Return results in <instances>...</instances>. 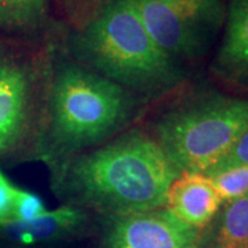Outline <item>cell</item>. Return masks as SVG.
Listing matches in <instances>:
<instances>
[{"label": "cell", "mask_w": 248, "mask_h": 248, "mask_svg": "<svg viewBox=\"0 0 248 248\" xmlns=\"http://www.w3.org/2000/svg\"><path fill=\"white\" fill-rule=\"evenodd\" d=\"M179 174L157 142L133 133L76 160L69 182L83 202L113 217L164 208Z\"/></svg>", "instance_id": "1"}, {"label": "cell", "mask_w": 248, "mask_h": 248, "mask_svg": "<svg viewBox=\"0 0 248 248\" xmlns=\"http://www.w3.org/2000/svg\"><path fill=\"white\" fill-rule=\"evenodd\" d=\"M79 47L104 78L119 86L160 90L182 80L178 62L148 33L134 0H109L81 32Z\"/></svg>", "instance_id": "2"}, {"label": "cell", "mask_w": 248, "mask_h": 248, "mask_svg": "<svg viewBox=\"0 0 248 248\" xmlns=\"http://www.w3.org/2000/svg\"><path fill=\"white\" fill-rule=\"evenodd\" d=\"M247 130V99L214 95L163 116L155 141L179 172L208 175Z\"/></svg>", "instance_id": "3"}, {"label": "cell", "mask_w": 248, "mask_h": 248, "mask_svg": "<svg viewBox=\"0 0 248 248\" xmlns=\"http://www.w3.org/2000/svg\"><path fill=\"white\" fill-rule=\"evenodd\" d=\"M128 98L122 86L78 66H65L51 87L50 115L54 138L66 149L104 140L123 123Z\"/></svg>", "instance_id": "4"}, {"label": "cell", "mask_w": 248, "mask_h": 248, "mask_svg": "<svg viewBox=\"0 0 248 248\" xmlns=\"http://www.w3.org/2000/svg\"><path fill=\"white\" fill-rule=\"evenodd\" d=\"M143 27L171 60H193L213 43L225 19L222 0H134Z\"/></svg>", "instance_id": "5"}, {"label": "cell", "mask_w": 248, "mask_h": 248, "mask_svg": "<svg viewBox=\"0 0 248 248\" xmlns=\"http://www.w3.org/2000/svg\"><path fill=\"white\" fill-rule=\"evenodd\" d=\"M200 232L167 208L113 215L105 248H200Z\"/></svg>", "instance_id": "6"}, {"label": "cell", "mask_w": 248, "mask_h": 248, "mask_svg": "<svg viewBox=\"0 0 248 248\" xmlns=\"http://www.w3.org/2000/svg\"><path fill=\"white\" fill-rule=\"evenodd\" d=\"M31 107V78L0 42V152L22 134Z\"/></svg>", "instance_id": "7"}, {"label": "cell", "mask_w": 248, "mask_h": 248, "mask_svg": "<svg viewBox=\"0 0 248 248\" xmlns=\"http://www.w3.org/2000/svg\"><path fill=\"white\" fill-rule=\"evenodd\" d=\"M222 204L223 200L211 178L181 172L170 186L164 208L187 226L202 231L219 213Z\"/></svg>", "instance_id": "8"}, {"label": "cell", "mask_w": 248, "mask_h": 248, "mask_svg": "<svg viewBox=\"0 0 248 248\" xmlns=\"http://www.w3.org/2000/svg\"><path fill=\"white\" fill-rule=\"evenodd\" d=\"M217 68L228 79L248 83V0H232Z\"/></svg>", "instance_id": "9"}, {"label": "cell", "mask_w": 248, "mask_h": 248, "mask_svg": "<svg viewBox=\"0 0 248 248\" xmlns=\"http://www.w3.org/2000/svg\"><path fill=\"white\" fill-rule=\"evenodd\" d=\"M83 222L84 214L79 208L63 205L54 211H47L32 221H13L1 228L10 240L29 246L69 236L79 229Z\"/></svg>", "instance_id": "10"}, {"label": "cell", "mask_w": 248, "mask_h": 248, "mask_svg": "<svg viewBox=\"0 0 248 248\" xmlns=\"http://www.w3.org/2000/svg\"><path fill=\"white\" fill-rule=\"evenodd\" d=\"M214 248H248V193L226 202L215 228Z\"/></svg>", "instance_id": "11"}, {"label": "cell", "mask_w": 248, "mask_h": 248, "mask_svg": "<svg viewBox=\"0 0 248 248\" xmlns=\"http://www.w3.org/2000/svg\"><path fill=\"white\" fill-rule=\"evenodd\" d=\"M47 17L46 0H0V28L33 29Z\"/></svg>", "instance_id": "12"}, {"label": "cell", "mask_w": 248, "mask_h": 248, "mask_svg": "<svg viewBox=\"0 0 248 248\" xmlns=\"http://www.w3.org/2000/svg\"><path fill=\"white\" fill-rule=\"evenodd\" d=\"M223 203L248 193V164L222 171L210 177Z\"/></svg>", "instance_id": "13"}, {"label": "cell", "mask_w": 248, "mask_h": 248, "mask_svg": "<svg viewBox=\"0 0 248 248\" xmlns=\"http://www.w3.org/2000/svg\"><path fill=\"white\" fill-rule=\"evenodd\" d=\"M47 213L42 199L35 193L17 187L14 221L28 222Z\"/></svg>", "instance_id": "14"}, {"label": "cell", "mask_w": 248, "mask_h": 248, "mask_svg": "<svg viewBox=\"0 0 248 248\" xmlns=\"http://www.w3.org/2000/svg\"><path fill=\"white\" fill-rule=\"evenodd\" d=\"M17 186H14L0 169V228L14 221Z\"/></svg>", "instance_id": "15"}, {"label": "cell", "mask_w": 248, "mask_h": 248, "mask_svg": "<svg viewBox=\"0 0 248 248\" xmlns=\"http://www.w3.org/2000/svg\"><path fill=\"white\" fill-rule=\"evenodd\" d=\"M246 164H248V130L243 134V137L234 145V148L232 149L231 153L222 160L207 177H213V175L219 174L222 171L234 169L239 166H246Z\"/></svg>", "instance_id": "16"}, {"label": "cell", "mask_w": 248, "mask_h": 248, "mask_svg": "<svg viewBox=\"0 0 248 248\" xmlns=\"http://www.w3.org/2000/svg\"><path fill=\"white\" fill-rule=\"evenodd\" d=\"M9 248H19V247H9Z\"/></svg>", "instance_id": "17"}]
</instances>
